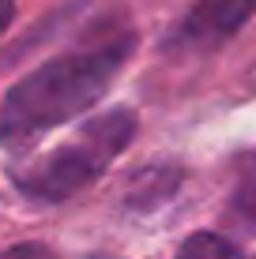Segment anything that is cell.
<instances>
[{"mask_svg": "<svg viewBox=\"0 0 256 259\" xmlns=\"http://www.w3.org/2000/svg\"><path fill=\"white\" fill-rule=\"evenodd\" d=\"M136 49L128 30L102 34L83 49H68L23 75L0 102V147H23L42 132L60 128L64 120L91 109L109 91L113 75L125 68Z\"/></svg>", "mask_w": 256, "mask_h": 259, "instance_id": "obj_1", "label": "cell"}, {"mask_svg": "<svg viewBox=\"0 0 256 259\" xmlns=\"http://www.w3.org/2000/svg\"><path fill=\"white\" fill-rule=\"evenodd\" d=\"M136 124H139V117L132 109H125V105L87 120L76 139L60 143L49 154L34 158L30 165L15 169L12 173L15 188L23 195H30V199H42V203H60L68 195L83 192L87 184L98 181L105 169L113 165V158L132 143Z\"/></svg>", "mask_w": 256, "mask_h": 259, "instance_id": "obj_2", "label": "cell"}, {"mask_svg": "<svg viewBox=\"0 0 256 259\" xmlns=\"http://www.w3.org/2000/svg\"><path fill=\"white\" fill-rule=\"evenodd\" d=\"M252 12H256V0H196L189 8V15L177 23L170 46L189 53L218 49L249 23Z\"/></svg>", "mask_w": 256, "mask_h": 259, "instance_id": "obj_3", "label": "cell"}, {"mask_svg": "<svg viewBox=\"0 0 256 259\" xmlns=\"http://www.w3.org/2000/svg\"><path fill=\"white\" fill-rule=\"evenodd\" d=\"M226 222L237 226L241 233L256 237V154L245 158L237 169V181L230 192V207H226Z\"/></svg>", "mask_w": 256, "mask_h": 259, "instance_id": "obj_4", "label": "cell"}, {"mask_svg": "<svg viewBox=\"0 0 256 259\" xmlns=\"http://www.w3.org/2000/svg\"><path fill=\"white\" fill-rule=\"evenodd\" d=\"M173 259H241V252L223 233H192Z\"/></svg>", "mask_w": 256, "mask_h": 259, "instance_id": "obj_5", "label": "cell"}, {"mask_svg": "<svg viewBox=\"0 0 256 259\" xmlns=\"http://www.w3.org/2000/svg\"><path fill=\"white\" fill-rule=\"evenodd\" d=\"M0 259H57V255L42 244H15V248H4Z\"/></svg>", "mask_w": 256, "mask_h": 259, "instance_id": "obj_6", "label": "cell"}, {"mask_svg": "<svg viewBox=\"0 0 256 259\" xmlns=\"http://www.w3.org/2000/svg\"><path fill=\"white\" fill-rule=\"evenodd\" d=\"M12 19H15V0H0V34L12 26Z\"/></svg>", "mask_w": 256, "mask_h": 259, "instance_id": "obj_7", "label": "cell"}]
</instances>
